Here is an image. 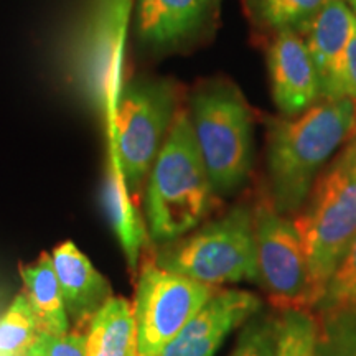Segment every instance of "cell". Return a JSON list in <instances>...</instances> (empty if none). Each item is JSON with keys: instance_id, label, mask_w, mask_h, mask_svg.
Wrapping results in <instances>:
<instances>
[{"instance_id": "15", "label": "cell", "mask_w": 356, "mask_h": 356, "mask_svg": "<svg viewBox=\"0 0 356 356\" xmlns=\"http://www.w3.org/2000/svg\"><path fill=\"white\" fill-rule=\"evenodd\" d=\"M86 356H139L134 309L122 297H111L89 322Z\"/></svg>"}, {"instance_id": "3", "label": "cell", "mask_w": 356, "mask_h": 356, "mask_svg": "<svg viewBox=\"0 0 356 356\" xmlns=\"http://www.w3.org/2000/svg\"><path fill=\"white\" fill-rule=\"evenodd\" d=\"M293 222L304 243L315 307L356 236V131L320 172Z\"/></svg>"}, {"instance_id": "12", "label": "cell", "mask_w": 356, "mask_h": 356, "mask_svg": "<svg viewBox=\"0 0 356 356\" xmlns=\"http://www.w3.org/2000/svg\"><path fill=\"white\" fill-rule=\"evenodd\" d=\"M355 30L356 17L346 0L328 2L300 30L317 66L322 99H338V73Z\"/></svg>"}, {"instance_id": "24", "label": "cell", "mask_w": 356, "mask_h": 356, "mask_svg": "<svg viewBox=\"0 0 356 356\" xmlns=\"http://www.w3.org/2000/svg\"><path fill=\"white\" fill-rule=\"evenodd\" d=\"M24 356H86V333L70 332L50 335L40 332Z\"/></svg>"}, {"instance_id": "20", "label": "cell", "mask_w": 356, "mask_h": 356, "mask_svg": "<svg viewBox=\"0 0 356 356\" xmlns=\"http://www.w3.org/2000/svg\"><path fill=\"white\" fill-rule=\"evenodd\" d=\"M318 356H356V305L318 310Z\"/></svg>"}, {"instance_id": "1", "label": "cell", "mask_w": 356, "mask_h": 356, "mask_svg": "<svg viewBox=\"0 0 356 356\" xmlns=\"http://www.w3.org/2000/svg\"><path fill=\"white\" fill-rule=\"evenodd\" d=\"M356 131V104L322 99L304 113L274 119L267 132L269 202L282 215H297L312 186Z\"/></svg>"}, {"instance_id": "9", "label": "cell", "mask_w": 356, "mask_h": 356, "mask_svg": "<svg viewBox=\"0 0 356 356\" xmlns=\"http://www.w3.org/2000/svg\"><path fill=\"white\" fill-rule=\"evenodd\" d=\"M131 0H99L79 50L81 76L96 104L111 118L121 96L122 44Z\"/></svg>"}, {"instance_id": "23", "label": "cell", "mask_w": 356, "mask_h": 356, "mask_svg": "<svg viewBox=\"0 0 356 356\" xmlns=\"http://www.w3.org/2000/svg\"><path fill=\"white\" fill-rule=\"evenodd\" d=\"M275 317L256 314L246 323L238 337V343L229 356H274Z\"/></svg>"}, {"instance_id": "19", "label": "cell", "mask_w": 356, "mask_h": 356, "mask_svg": "<svg viewBox=\"0 0 356 356\" xmlns=\"http://www.w3.org/2000/svg\"><path fill=\"white\" fill-rule=\"evenodd\" d=\"M38 333V322L29 297L20 292L0 315V356H24Z\"/></svg>"}, {"instance_id": "2", "label": "cell", "mask_w": 356, "mask_h": 356, "mask_svg": "<svg viewBox=\"0 0 356 356\" xmlns=\"http://www.w3.org/2000/svg\"><path fill=\"white\" fill-rule=\"evenodd\" d=\"M213 195L188 111H178L149 173L145 216L150 238L168 244L188 234L208 215Z\"/></svg>"}, {"instance_id": "16", "label": "cell", "mask_w": 356, "mask_h": 356, "mask_svg": "<svg viewBox=\"0 0 356 356\" xmlns=\"http://www.w3.org/2000/svg\"><path fill=\"white\" fill-rule=\"evenodd\" d=\"M26 297L37 317L40 332L50 335L70 333V317L58 282L51 256L47 252L30 267H22Z\"/></svg>"}, {"instance_id": "6", "label": "cell", "mask_w": 356, "mask_h": 356, "mask_svg": "<svg viewBox=\"0 0 356 356\" xmlns=\"http://www.w3.org/2000/svg\"><path fill=\"white\" fill-rule=\"evenodd\" d=\"M177 89L168 79H140L124 88L109 118L114 163L136 191L162 149L177 115Z\"/></svg>"}, {"instance_id": "10", "label": "cell", "mask_w": 356, "mask_h": 356, "mask_svg": "<svg viewBox=\"0 0 356 356\" xmlns=\"http://www.w3.org/2000/svg\"><path fill=\"white\" fill-rule=\"evenodd\" d=\"M259 312L261 299L256 293L215 291L159 356H215L222 340Z\"/></svg>"}, {"instance_id": "8", "label": "cell", "mask_w": 356, "mask_h": 356, "mask_svg": "<svg viewBox=\"0 0 356 356\" xmlns=\"http://www.w3.org/2000/svg\"><path fill=\"white\" fill-rule=\"evenodd\" d=\"M254 229L259 280L269 296L284 309L310 307L309 262L296 222L267 198L254 208Z\"/></svg>"}, {"instance_id": "4", "label": "cell", "mask_w": 356, "mask_h": 356, "mask_svg": "<svg viewBox=\"0 0 356 356\" xmlns=\"http://www.w3.org/2000/svg\"><path fill=\"white\" fill-rule=\"evenodd\" d=\"M188 115L213 191L241 188L252 167V118L241 92L225 81L204 83L191 95Z\"/></svg>"}, {"instance_id": "21", "label": "cell", "mask_w": 356, "mask_h": 356, "mask_svg": "<svg viewBox=\"0 0 356 356\" xmlns=\"http://www.w3.org/2000/svg\"><path fill=\"white\" fill-rule=\"evenodd\" d=\"M257 17L275 32L300 30L332 0H252Z\"/></svg>"}, {"instance_id": "27", "label": "cell", "mask_w": 356, "mask_h": 356, "mask_svg": "<svg viewBox=\"0 0 356 356\" xmlns=\"http://www.w3.org/2000/svg\"><path fill=\"white\" fill-rule=\"evenodd\" d=\"M3 310L6 309H3V299H2V293H0V315H2Z\"/></svg>"}, {"instance_id": "22", "label": "cell", "mask_w": 356, "mask_h": 356, "mask_svg": "<svg viewBox=\"0 0 356 356\" xmlns=\"http://www.w3.org/2000/svg\"><path fill=\"white\" fill-rule=\"evenodd\" d=\"M353 305H356V236L341 254L323 289L322 299L315 307L317 310H327Z\"/></svg>"}, {"instance_id": "13", "label": "cell", "mask_w": 356, "mask_h": 356, "mask_svg": "<svg viewBox=\"0 0 356 356\" xmlns=\"http://www.w3.org/2000/svg\"><path fill=\"white\" fill-rule=\"evenodd\" d=\"M220 0H139L137 32L145 44L168 48L193 38L216 12Z\"/></svg>"}, {"instance_id": "5", "label": "cell", "mask_w": 356, "mask_h": 356, "mask_svg": "<svg viewBox=\"0 0 356 356\" xmlns=\"http://www.w3.org/2000/svg\"><path fill=\"white\" fill-rule=\"evenodd\" d=\"M155 264L211 287L257 282L254 210L244 204L231 208L186 238L168 243Z\"/></svg>"}, {"instance_id": "26", "label": "cell", "mask_w": 356, "mask_h": 356, "mask_svg": "<svg viewBox=\"0 0 356 356\" xmlns=\"http://www.w3.org/2000/svg\"><path fill=\"white\" fill-rule=\"evenodd\" d=\"M346 3H348L350 8H351V10H353L355 17H356V0H346Z\"/></svg>"}, {"instance_id": "11", "label": "cell", "mask_w": 356, "mask_h": 356, "mask_svg": "<svg viewBox=\"0 0 356 356\" xmlns=\"http://www.w3.org/2000/svg\"><path fill=\"white\" fill-rule=\"evenodd\" d=\"M267 70L273 99L280 113L297 115L322 99L317 66L296 30L275 35L267 50Z\"/></svg>"}, {"instance_id": "7", "label": "cell", "mask_w": 356, "mask_h": 356, "mask_svg": "<svg viewBox=\"0 0 356 356\" xmlns=\"http://www.w3.org/2000/svg\"><path fill=\"white\" fill-rule=\"evenodd\" d=\"M215 291L216 287L170 273L157 264L145 266L132 307L137 355L159 356L162 353Z\"/></svg>"}, {"instance_id": "14", "label": "cell", "mask_w": 356, "mask_h": 356, "mask_svg": "<svg viewBox=\"0 0 356 356\" xmlns=\"http://www.w3.org/2000/svg\"><path fill=\"white\" fill-rule=\"evenodd\" d=\"M51 261L68 317L76 323L91 322L113 297L108 279L71 241L53 249Z\"/></svg>"}, {"instance_id": "25", "label": "cell", "mask_w": 356, "mask_h": 356, "mask_svg": "<svg viewBox=\"0 0 356 356\" xmlns=\"http://www.w3.org/2000/svg\"><path fill=\"white\" fill-rule=\"evenodd\" d=\"M338 99H350L356 104V30L353 32L348 47H346L343 61L337 83Z\"/></svg>"}, {"instance_id": "18", "label": "cell", "mask_w": 356, "mask_h": 356, "mask_svg": "<svg viewBox=\"0 0 356 356\" xmlns=\"http://www.w3.org/2000/svg\"><path fill=\"white\" fill-rule=\"evenodd\" d=\"M274 356H318L317 317L302 307H287L275 317Z\"/></svg>"}, {"instance_id": "17", "label": "cell", "mask_w": 356, "mask_h": 356, "mask_svg": "<svg viewBox=\"0 0 356 356\" xmlns=\"http://www.w3.org/2000/svg\"><path fill=\"white\" fill-rule=\"evenodd\" d=\"M106 207L129 261L136 264L142 244L145 241V228L131 198V190L115 163L109 170L106 181Z\"/></svg>"}]
</instances>
